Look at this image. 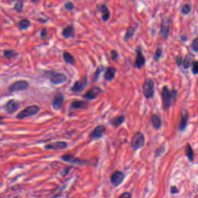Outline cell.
I'll return each mask as SVG.
<instances>
[{
  "instance_id": "6da1fadb",
  "label": "cell",
  "mask_w": 198,
  "mask_h": 198,
  "mask_svg": "<svg viewBox=\"0 0 198 198\" xmlns=\"http://www.w3.org/2000/svg\"><path fill=\"white\" fill-rule=\"evenodd\" d=\"M177 94L178 91L175 89H173L170 91L167 85H165L162 87L160 96L162 108L164 111H167L173 104H175Z\"/></svg>"
},
{
  "instance_id": "7a4b0ae2",
  "label": "cell",
  "mask_w": 198,
  "mask_h": 198,
  "mask_svg": "<svg viewBox=\"0 0 198 198\" xmlns=\"http://www.w3.org/2000/svg\"><path fill=\"white\" fill-rule=\"evenodd\" d=\"M42 76L44 78L49 79L54 85H62L67 81V77L65 74L51 70L44 71Z\"/></svg>"
},
{
  "instance_id": "3957f363",
  "label": "cell",
  "mask_w": 198,
  "mask_h": 198,
  "mask_svg": "<svg viewBox=\"0 0 198 198\" xmlns=\"http://www.w3.org/2000/svg\"><path fill=\"white\" fill-rule=\"evenodd\" d=\"M145 142L144 134L140 131H137L133 135L131 139L130 147L133 151H136L144 147Z\"/></svg>"
},
{
  "instance_id": "277c9868",
  "label": "cell",
  "mask_w": 198,
  "mask_h": 198,
  "mask_svg": "<svg viewBox=\"0 0 198 198\" xmlns=\"http://www.w3.org/2000/svg\"><path fill=\"white\" fill-rule=\"evenodd\" d=\"M155 82L152 78H148L145 79L142 86V91L145 98L147 100L153 99L155 94Z\"/></svg>"
},
{
  "instance_id": "5b68a950",
  "label": "cell",
  "mask_w": 198,
  "mask_h": 198,
  "mask_svg": "<svg viewBox=\"0 0 198 198\" xmlns=\"http://www.w3.org/2000/svg\"><path fill=\"white\" fill-rule=\"evenodd\" d=\"M40 111V108L36 105H32L26 107L24 109L20 111L16 116L17 119H23L32 116L37 114Z\"/></svg>"
},
{
  "instance_id": "8992f818",
  "label": "cell",
  "mask_w": 198,
  "mask_h": 198,
  "mask_svg": "<svg viewBox=\"0 0 198 198\" xmlns=\"http://www.w3.org/2000/svg\"><path fill=\"white\" fill-rule=\"evenodd\" d=\"M171 22L172 18L170 16H165L162 19L159 34L160 36L165 39H167L170 36Z\"/></svg>"
},
{
  "instance_id": "52a82bcc",
  "label": "cell",
  "mask_w": 198,
  "mask_h": 198,
  "mask_svg": "<svg viewBox=\"0 0 198 198\" xmlns=\"http://www.w3.org/2000/svg\"><path fill=\"white\" fill-rule=\"evenodd\" d=\"M88 84V79L87 76H84L81 78L74 82L72 87L70 88V91L74 93H81L87 87Z\"/></svg>"
},
{
  "instance_id": "ba28073f",
  "label": "cell",
  "mask_w": 198,
  "mask_h": 198,
  "mask_svg": "<svg viewBox=\"0 0 198 198\" xmlns=\"http://www.w3.org/2000/svg\"><path fill=\"white\" fill-rule=\"evenodd\" d=\"M136 57L134 62V67L137 70H140L144 67L146 60L143 54V48L141 46H138L136 50Z\"/></svg>"
},
{
  "instance_id": "9c48e42d",
  "label": "cell",
  "mask_w": 198,
  "mask_h": 198,
  "mask_svg": "<svg viewBox=\"0 0 198 198\" xmlns=\"http://www.w3.org/2000/svg\"><path fill=\"white\" fill-rule=\"evenodd\" d=\"M29 86V84L25 80H19L11 84L8 88L9 92L24 91Z\"/></svg>"
},
{
  "instance_id": "30bf717a",
  "label": "cell",
  "mask_w": 198,
  "mask_h": 198,
  "mask_svg": "<svg viewBox=\"0 0 198 198\" xmlns=\"http://www.w3.org/2000/svg\"><path fill=\"white\" fill-rule=\"evenodd\" d=\"M103 90L100 87L94 86L93 87L88 91L82 95V97L87 100H94L98 98L99 96L103 93Z\"/></svg>"
},
{
  "instance_id": "8fae6325",
  "label": "cell",
  "mask_w": 198,
  "mask_h": 198,
  "mask_svg": "<svg viewBox=\"0 0 198 198\" xmlns=\"http://www.w3.org/2000/svg\"><path fill=\"white\" fill-rule=\"evenodd\" d=\"M21 106V103L15 99L8 100L4 106V109L6 113L12 114L16 113Z\"/></svg>"
},
{
  "instance_id": "7c38bea8",
  "label": "cell",
  "mask_w": 198,
  "mask_h": 198,
  "mask_svg": "<svg viewBox=\"0 0 198 198\" xmlns=\"http://www.w3.org/2000/svg\"><path fill=\"white\" fill-rule=\"evenodd\" d=\"M189 113L185 109H183L180 113V119L178 123V130L180 132H184L187 128L189 121Z\"/></svg>"
},
{
  "instance_id": "4fadbf2b",
  "label": "cell",
  "mask_w": 198,
  "mask_h": 198,
  "mask_svg": "<svg viewBox=\"0 0 198 198\" xmlns=\"http://www.w3.org/2000/svg\"><path fill=\"white\" fill-rule=\"evenodd\" d=\"M97 12L101 14V19L104 22H107L111 17V12L107 5L104 3L99 4L96 6Z\"/></svg>"
},
{
  "instance_id": "5bb4252c",
  "label": "cell",
  "mask_w": 198,
  "mask_h": 198,
  "mask_svg": "<svg viewBox=\"0 0 198 198\" xmlns=\"http://www.w3.org/2000/svg\"><path fill=\"white\" fill-rule=\"evenodd\" d=\"M125 178V175L124 173L119 171L117 170L114 172L110 177V181L113 186L115 187H117L119 186L122 184Z\"/></svg>"
},
{
  "instance_id": "9a60e30c",
  "label": "cell",
  "mask_w": 198,
  "mask_h": 198,
  "mask_svg": "<svg viewBox=\"0 0 198 198\" xmlns=\"http://www.w3.org/2000/svg\"><path fill=\"white\" fill-rule=\"evenodd\" d=\"M64 97L63 93L61 92H57L54 95L52 106L54 108V110L58 111L60 110L61 107L64 103Z\"/></svg>"
},
{
  "instance_id": "2e32d148",
  "label": "cell",
  "mask_w": 198,
  "mask_h": 198,
  "mask_svg": "<svg viewBox=\"0 0 198 198\" xmlns=\"http://www.w3.org/2000/svg\"><path fill=\"white\" fill-rule=\"evenodd\" d=\"M106 131V128L103 125L96 126L89 135V137L93 139H99L104 136Z\"/></svg>"
},
{
  "instance_id": "e0dca14e",
  "label": "cell",
  "mask_w": 198,
  "mask_h": 198,
  "mask_svg": "<svg viewBox=\"0 0 198 198\" xmlns=\"http://www.w3.org/2000/svg\"><path fill=\"white\" fill-rule=\"evenodd\" d=\"M60 159L63 160L64 162L71 163L76 165H86V161L82 160L77 157H76L73 155L71 154H65L60 156Z\"/></svg>"
},
{
  "instance_id": "ac0fdd59",
  "label": "cell",
  "mask_w": 198,
  "mask_h": 198,
  "mask_svg": "<svg viewBox=\"0 0 198 198\" xmlns=\"http://www.w3.org/2000/svg\"><path fill=\"white\" fill-rule=\"evenodd\" d=\"M68 144L66 141H56L45 145L44 148L47 150H60L67 148Z\"/></svg>"
},
{
  "instance_id": "d6986e66",
  "label": "cell",
  "mask_w": 198,
  "mask_h": 198,
  "mask_svg": "<svg viewBox=\"0 0 198 198\" xmlns=\"http://www.w3.org/2000/svg\"><path fill=\"white\" fill-rule=\"evenodd\" d=\"M89 104L86 101L76 100L73 101L69 107L70 110H85L88 108Z\"/></svg>"
},
{
  "instance_id": "ffe728a7",
  "label": "cell",
  "mask_w": 198,
  "mask_h": 198,
  "mask_svg": "<svg viewBox=\"0 0 198 198\" xmlns=\"http://www.w3.org/2000/svg\"><path fill=\"white\" fill-rule=\"evenodd\" d=\"M116 69L114 67L108 66L104 70V74L103 78L105 81L111 82L115 78V74L116 73Z\"/></svg>"
},
{
  "instance_id": "44dd1931",
  "label": "cell",
  "mask_w": 198,
  "mask_h": 198,
  "mask_svg": "<svg viewBox=\"0 0 198 198\" xmlns=\"http://www.w3.org/2000/svg\"><path fill=\"white\" fill-rule=\"evenodd\" d=\"M61 36L65 39L73 38L75 36V28L73 24L67 25L61 31Z\"/></svg>"
},
{
  "instance_id": "7402d4cb",
  "label": "cell",
  "mask_w": 198,
  "mask_h": 198,
  "mask_svg": "<svg viewBox=\"0 0 198 198\" xmlns=\"http://www.w3.org/2000/svg\"><path fill=\"white\" fill-rule=\"evenodd\" d=\"M125 120H126V116L125 115L122 114L115 116L114 118L110 119L108 122L110 125H111L113 127H114L115 128H117L123 124L125 121Z\"/></svg>"
},
{
  "instance_id": "603a6c76",
  "label": "cell",
  "mask_w": 198,
  "mask_h": 198,
  "mask_svg": "<svg viewBox=\"0 0 198 198\" xmlns=\"http://www.w3.org/2000/svg\"><path fill=\"white\" fill-rule=\"evenodd\" d=\"M194 59H195L194 54L192 53H188L187 54L184 58L183 68L185 70H188L190 68L193 61H194Z\"/></svg>"
},
{
  "instance_id": "cb8c5ba5",
  "label": "cell",
  "mask_w": 198,
  "mask_h": 198,
  "mask_svg": "<svg viewBox=\"0 0 198 198\" xmlns=\"http://www.w3.org/2000/svg\"><path fill=\"white\" fill-rule=\"evenodd\" d=\"M151 122L153 128L155 130H159L162 126V119L158 114H153L151 116Z\"/></svg>"
},
{
  "instance_id": "d4e9b609",
  "label": "cell",
  "mask_w": 198,
  "mask_h": 198,
  "mask_svg": "<svg viewBox=\"0 0 198 198\" xmlns=\"http://www.w3.org/2000/svg\"><path fill=\"white\" fill-rule=\"evenodd\" d=\"M136 30H137L136 27H133V26L128 27L125 33V35L123 37V41L125 42H128L129 39L134 37V36L135 35V33L136 32Z\"/></svg>"
},
{
  "instance_id": "484cf974",
  "label": "cell",
  "mask_w": 198,
  "mask_h": 198,
  "mask_svg": "<svg viewBox=\"0 0 198 198\" xmlns=\"http://www.w3.org/2000/svg\"><path fill=\"white\" fill-rule=\"evenodd\" d=\"M185 154L190 162H193L195 158V153L190 143H187L185 148Z\"/></svg>"
},
{
  "instance_id": "4316f807",
  "label": "cell",
  "mask_w": 198,
  "mask_h": 198,
  "mask_svg": "<svg viewBox=\"0 0 198 198\" xmlns=\"http://www.w3.org/2000/svg\"><path fill=\"white\" fill-rule=\"evenodd\" d=\"M63 58L65 63L69 65L74 66L76 63V60L72 54L68 52H64L63 54Z\"/></svg>"
},
{
  "instance_id": "83f0119b",
  "label": "cell",
  "mask_w": 198,
  "mask_h": 198,
  "mask_svg": "<svg viewBox=\"0 0 198 198\" xmlns=\"http://www.w3.org/2000/svg\"><path fill=\"white\" fill-rule=\"evenodd\" d=\"M104 70H105V67L104 65L102 64L99 65L93 74V77H92L93 83H96L97 82L100 75Z\"/></svg>"
},
{
  "instance_id": "f1b7e54d",
  "label": "cell",
  "mask_w": 198,
  "mask_h": 198,
  "mask_svg": "<svg viewBox=\"0 0 198 198\" xmlns=\"http://www.w3.org/2000/svg\"><path fill=\"white\" fill-rule=\"evenodd\" d=\"M17 55H18L17 52H16L15 50L13 49L5 50L3 53L4 57L8 60H11L15 58Z\"/></svg>"
},
{
  "instance_id": "f546056e",
  "label": "cell",
  "mask_w": 198,
  "mask_h": 198,
  "mask_svg": "<svg viewBox=\"0 0 198 198\" xmlns=\"http://www.w3.org/2000/svg\"><path fill=\"white\" fill-rule=\"evenodd\" d=\"M30 26V22L27 19H22L19 22V28L21 30L27 29Z\"/></svg>"
},
{
  "instance_id": "4dcf8cb0",
  "label": "cell",
  "mask_w": 198,
  "mask_h": 198,
  "mask_svg": "<svg viewBox=\"0 0 198 198\" xmlns=\"http://www.w3.org/2000/svg\"><path fill=\"white\" fill-rule=\"evenodd\" d=\"M191 11H192V6L189 4H184L181 9V12L183 15H189Z\"/></svg>"
},
{
  "instance_id": "1f68e13d",
  "label": "cell",
  "mask_w": 198,
  "mask_h": 198,
  "mask_svg": "<svg viewBox=\"0 0 198 198\" xmlns=\"http://www.w3.org/2000/svg\"><path fill=\"white\" fill-rule=\"evenodd\" d=\"M162 54H163V49L162 48L160 47H158L156 49L155 52V54L153 58V60L155 62H158L160 59V58L162 57Z\"/></svg>"
},
{
  "instance_id": "d6a6232c",
  "label": "cell",
  "mask_w": 198,
  "mask_h": 198,
  "mask_svg": "<svg viewBox=\"0 0 198 198\" xmlns=\"http://www.w3.org/2000/svg\"><path fill=\"white\" fill-rule=\"evenodd\" d=\"M190 48L195 53H198V37L192 40L190 44Z\"/></svg>"
},
{
  "instance_id": "836d02e7",
  "label": "cell",
  "mask_w": 198,
  "mask_h": 198,
  "mask_svg": "<svg viewBox=\"0 0 198 198\" xmlns=\"http://www.w3.org/2000/svg\"><path fill=\"white\" fill-rule=\"evenodd\" d=\"M192 73L193 76H197L198 74V60L193 61L191 66Z\"/></svg>"
},
{
  "instance_id": "e575fe53",
  "label": "cell",
  "mask_w": 198,
  "mask_h": 198,
  "mask_svg": "<svg viewBox=\"0 0 198 198\" xmlns=\"http://www.w3.org/2000/svg\"><path fill=\"white\" fill-rule=\"evenodd\" d=\"M110 57L113 61H117L119 59V54L115 49H113L110 52Z\"/></svg>"
},
{
  "instance_id": "d590c367",
  "label": "cell",
  "mask_w": 198,
  "mask_h": 198,
  "mask_svg": "<svg viewBox=\"0 0 198 198\" xmlns=\"http://www.w3.org/2000/svg\"><path fill=\"white\" fill-rule=\"evenodd\" d=\"M23 6L24 5L23 2L22 1H18L15 5L14 9L18 12H21L23 11Z\"/></svg>"
},
{
  "instance_id": "8d00e7d4",
  "label": "cell",
  "mask_w": 198,
  "mask_h": 198,
  "mask_svg": "<svg viewBox=\"0 0 198 198\" xmlns=\"http://www.w3.org/2000/svg\"><path fill=\"white\" fill-rule=\"evenodd\" d=\"M64 8L67 11H72L76 8L74 4L72 1H67L64 4Z\"/></svg>"
},
{
  "instance_id": "74e56055",
  "label": "cell",
  "mask_w": 198,
  "mask_h": 198,
  "mask_svg": "<svg viewBox=\"0 0 198 198\" xmlns=\"http://www.w3.org/2000/svg\"><path fill=\"white\" fill-rule=\"evenodd\" d=\"M165 151V146H161L159 148H157L155 151V156L156 158L159 157Z\"/></svg>"
},
{
  "instance_id": "f35d334b",
  "label": "cell",
  "mask_w": 198,
  "mask_h": 198,
  "mask_svg": "<svg viewBox=\"0 0 198 198\" xmlns=\"http://www.w3.org/2000/svg\"><path fill=\"white\" fill-rule=\"evenodd\" d=\"M183 60L184 58L182 56H177L175 57V64L178 67L183 66Z\"/></svg>"
},
{
  "instance_id": "ab89813d",
  "label": "cell",
  "mask_w": 198,
  "mask_h": 198,
  "mask_svg": "<svg viewBox=\"0 0 198 198\" xmlns=\"http://www.w3.org/2000/svg\"><path fill=\"white\" fill-rule=\"evenodd\" d=\"M180 192L179 189L175 186V185H172L170 187V193L172 195H175V194H178Z\"/></svg>"
},
{
  "instance_id": "60d3db41",
  "label": "cell",
  "mask_w": 198,
  "mask_h": 198,
  "mask_svg": "<svg viewBox=\"0 0 198 198\" xmlns=\"http://www.w3.org/2000/svg\"><path fill=\"white\" fill-rule=\"evenodd\" d=\"M48 35V29L47 28H43L40 32V37L41 39H44Z\"/></svg>"
},
{
  "instance_id": "b9f144b4",
  "label": "cell",
  "mask_w": 198,
  "mask_h": 198,
  "mask_svg": "<svg viewBox=\"0 0 198 198\" xmlns=\"http://www.w3.org/2000/svg\"><path fill=\"white\" fill-rule=\"evenodd\" d=\"M118 198H131V195L130 192H126L122 193Z\"/></svg>"
},
{
  "instance_id": "7bdbcfd3",
  "label": "cell",
  "mask_w": 198,
  "mask_h": 198,
  "mask_svg": "<svg viewBox=\"0 0 198 198\" xmlns=\"http://www.w3.org/2000/svg\"><path fill=\"white\" fill-rule=\"evenodd\" d=\"M180 39L181 41L183 42H186L188 41V37L186 36H184V35H181L180 36Z\"/></svg>"
},
{
  "instance_id": "ee69618b",
  "label": "cell",
  "mask_w": 198,
  "mask_h": 198,
  "mask_svg": "<svg viewBox=\"0 0 198 198\" xmlns=\"http://www.w3.org/2000/svg\"><path fill=\"white\" fill-rule=\"evenodd\" d=\"M2 119H3V118L1 116H0V125L4 124V123L2 122Z\"/></svg>"
},
{
  "instance_id": "f6af8a7d",
  "label": "cell",
  "mask_w": 198,
  "mask_h": 198,
  "mask_svg": "<svg viewBox=\"0 0 198 198\" xmlns=\"http://www.w3.org/2000/svg\"><path fill=\"white\" fill-rule=\"evenodd\" d=\"M31 2H37L39 0H31Z\"/></svg>"
},
{
  "instance_id": "bcb514c9",
  "label": "cell",
  "mask_w": 198,
  "mask_h": 198,
  "mask_svg": "<svg viewBox=\"0 0 198 198\" xmlns=\"http://www.w3.org/2000/svg\"><path fill=\"white\" fill-rule=\"evenodd\" d=\"M131 1H135V0H131Z\"/></svg>"
},
{
  "instance_id": "7dc6e473",
  "label": "cell",
  "mask_w": 198,
  "mask_h": 198,
  "mask_svg": "<svg viewBox=\"0 0 198 198\" xmlns=\"http://www.w3.org/2000/svg\"><path fill=\"white\" fill-rule=\"evenodd\" d=\"M12 1H15V0H12Z\"/></svg>"
}]
</instances>
